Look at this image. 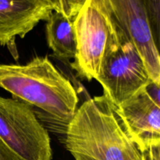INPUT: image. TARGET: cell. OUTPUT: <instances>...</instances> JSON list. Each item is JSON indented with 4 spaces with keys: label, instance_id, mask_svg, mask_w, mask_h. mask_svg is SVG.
I'll return each instance as SVG.
<instances>
[{
    "label": "cell",
    "instance_id": "cell-8",
    "mask_svg": "<svg viewBox=\"0 0 160 160\" xmlns=\"http://www.w3.org/2000/svg\"><path fill=\"white\" fill-rule=\"evenodd\" d=\"M54 11L51 0H0V46L18 58L16 39L23 38Z\"/></svg>",
    "mask_w": 160,
    "mask_h": 160
},
{
    "label": "cell",
    "instance_id": "cell-3",
    "mask_svg": "<svg viewBox=\"0 0 160 160\" xmlns=\"http://www.w3.org/2000/svg\"><path fill=\"white\" fill-rule=\"evenodd\" d=\"M95 80L117 106L152 82L138 50L115 21Z\"/></svg>",
    "mask_w": 160,
    "mask_h": 160
},
{
    "label": "cell",
    "instance_id": "cell-11",
    "mask_svg": "<svg viewBox=\"0 0 160 160\" xmlns=\"http://www.w3.org/2000/svg\"><path fill=\"white\" fill-rule=\"evenodd\" d=\"M54 11L59 12L70 20H73L85 0H52Z\"/></svg>",
    "mask_w": 160,
    "mask_h": 160
},
{
    "label": "cell",
    "instance_id": "cell-9",
    "mask_svg": "<svg viewBox=\"0 0 160 160\" xmlns=\"http://www.w3.org/2000/svg\"><path fill=\"white\" fill-rule=\"evenodd\" d=\"M46 20L47 42L53 56L65 62L74 59L77 43L73 20L53 11Z\"/></svg>",
    "mask_w": 160,
    "mask_h": 160
},
{
    "label": "cell",
    "instance_id": "cell-13",
    "mask_svg": "<svg viewBox=\"0 0 160 160\" xmlns=\"http://www.w3.org/2000/svg\"><path fill=\"white\" fill-rule=\"evenodd\" d=\"M0 160H18L12 152L0 139Z\"/></svg>",
    "mask_w": 160,
    "mask_h": 160
},
{
    "label": "cell",
    "instance_id": "cell-2",
    "mask_svg": "<svg viewBox=\"0 0 160 160\" xmlns=\"http://www.w3.org/2000/svg\"><path fill=\"white\" fill-rule=\"evenodd\" d=\"M65 134V146L75 160H126L136 146L118 107L104 95L77 109Z\"/></svg>",
    "mask_w": 160,
    "mask_h": 160
},
{
    "label": "cell",
    "instance_id": "cell-15",
    "mask_svg": "<svg viewBox=\"0 0 160 160\" xmlns=\"http://www.w3.org/2000/svg\"><path fill=\"white\" fill-rule=\"evenodd\" d=\"M51 1H52V0H51ZM52 3H53V2H52Z\"/></svg>",
    "mask_w": 160,
    "mask_h": 160
},
{
    "label": "cell",
    "instance_id": "cell-4",
    "mask_svg": "<svg viewBox=\"0 0 160 160\" xmlns=\"http://www.w3.org/2000/svg\"><path fill=\"white\" fill-rule=\"evenodd\" d=\"M0 139L18 160H52L48 131L34 109L20 100L0 96Z\"/></svg>",
    "mask_w": 160,
    "mask_h": 160
},
{
    "label": "cell",
    "instance_id": "cell-5",
    "mask_svg": "<svg viewBox=\"0 0 160 160\" xmlns=\"http://www.w3.org/2000/svg\"><path fill=\"white\" fill-rule=\"evenodd\" d=\"M73 23L77 50L70 67L82 79L95 80L114 20L104 0H85Z\"/></svg>",
    "mask_w": 160,
    "mask_h": 160
},
{
    "label": "cell",
    "instance_id": "cell-12",
    "mask_svg": "<svg viewBox=\"0 0 160 160\" xmlns=\"http://www.w3.org/2000/svg\"><path fill=\"white\" fill-rule=\"evenodd\" d=\"M142 154V160H160V145L147 148Z\"/></svg>",
    "mask_w": 160,
    "mask_h": 160
},
{
    "label": "cell",
    "instance_id": "cell-1",
    "mask_svg": "<svg viewBox=\"0 0 160 160\" xmlns=\"http://www.w3.org/2000/svg\"><path fill=\"white\" fill-rule=\"evenodd\" d=\"M0 88L15 99L38 108L64 134L79 100L70 80L47 56H35L25 65L0 64Z\"/></svg>",
    "mask_w": 160,
    "mask_h": 160
},
{
    "label": "cell",
    "instance_id": "cell-6",
    "mask_svg": "<svg viewBox=\"0 0 160 160\" xmlns=\"http://www.w3.org/2000/svg\"><path fill=\"white\" fill-rule=\"evenodd\" d=\"M111 17L132 41L150 78L160 84V56L143 0H104Z\"/></svg>",
    "mask_w": 160,
    "mask_h": 160
},
{
    "label": "cell",
    "instance_id": "cell-7",
    "mask_svg": "<svg viewBox=\"0 0 160 160\" xmlns=\"http://www.w3.org/2000/svg\"><path fill=\"white\" fill-rule=\"evenodd\" d=\"M159 87L152 82L117 106L133 142L141 152L160 145Z\"/></svg>",
    "mask_w": 160,
    "mask_h": 160
},
{
    "label": "cell",
    "instance_id": "cell-10",
    "mask_svg": "<svg viewBox=\"0 0 160 160\" xmlns=\"http://www.w3.org/2000/svg\"><path fill=\"white\" fill-rule=\"evenodd\" d=\"M152 30L155 41L159 47L160 42V0H143Z\"/></svg>",
    "mask_w": 160,
    "mask_h": 160
},
{
    "label": "cell",
    "instance_id": "cell-14",
    "mask_svg": "<svg viewBox=\"0 0 160 160\" xmlns=\"http://www.w3.org/2000/svg\"><path fill=\"white\" fill-rule=\"evenodd\" d=\"M126 160H142V152L137 146H134L128 154Z\"/></svg>",
    "mask_w": 160,
    "mask_h": 160
}]
</instances>
